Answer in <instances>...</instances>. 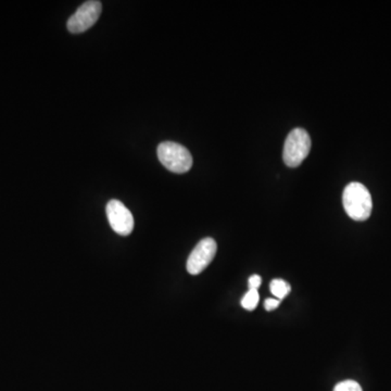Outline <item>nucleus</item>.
Returning <instances> with one entry per match:
<instances>
[{
    "label": "nucleus",
    "mask_w": 391,
    "mask_h": 391,
    "mask_svg": "<svg viewBox=\"0 0 391 391\" xmlns=\"http://www.w3.org/2000/svg\"><path fill=\"white\" fill-rule=\"evenodd\" d=\"M342 203L347 215L354 221H366L372 213V196L361 183L347 185L342 195Z\"/></svg>",
    "instance_id": "obj_1"
},
{
    "label": "nucleus",
    "mask_w": 391,
    "mask_h": 391,
    "mask_svg": "<svg viewBox=\"0 0 391 391\" xmlns=\"http://www.w3.org/2000/svg\"><path fill=\"white\" fill-rule=\"evenodd\" d=\"M158 158L169 171L177 174L188 172L193 166V157L186 147L173 142H161Z\"/></svg>",
    "instance_id": "obj_2"
},
{
    "label": "nucleus",
    "mask_w": 391,
    "mask_h": 391,
    "mask_svg": "<svg viewBox=\"0 0 391 391\" xmlns=\"http://www.w3.org/2000/svg\"><path fill=\"white\" fill-rule=\"evenodd\" d=\"M311 149V138L307 130L297 128L291 130L285 142L284 158L285 164L289 168H297L305 161Z\"/></svg>",
    "instance_id": "obj_3"
},
{
    "label": "nucleus",
    "mask_w": 391,
    "mask_h": 391,
    "mask_svg": "<svg viewBox=\"0 0 391 391\" xmlns=\"http://www.w3.org/2000/svg\"><path fill=\"white\" fill-rule=\"evenodd\" d=\"M103 5L98 0H91L83 4L69 19L68 30L72 34L86 32L101 16Z\"/></svg>",
    "instance_id": "obj_4"
},
{
    "label": "nucleus",
    "mask_w": 391,
    "mask_h": 391,
    "mask_svg": "<svg viewBox=\"0 0 391 391\" xmlns=\"http://www.w3.org/2000/svg\"><path fill=\"white\" fill-rule=\"evenodd\" d=\"M217 242L213 238H203L193 248L187 260V272L191 275H199L209 266L217 254Z\"/></svg>",
    "instance_id": "obj_5"
},
{
    "label": "nucleus",
    "mask_w": 391,
    "mask_h": 391,
    "mask_svg": "<svg viewBox=\"0 0 391 391\" xmlns=\"http://www.w3.org/2000/svg\"><path fill=\"white\" fill-rule=\"evenodd\" d=\"M108 221L115 233L128 236L134 230V217L130 210L121 201L112 199L106 208Z\"/></svg>",
    "instance_id": "obj_6"
},
{
    "label": "nucleus",
    "mask_w": 391,
    "mask_h": 391,
    "mask_svg": "<svg viewBox=\"0 0 391 391\" xmlns=\"http://www.w3.org/2000/svg\"><path fill=\"white\" fill-rule=\"evenodd\" d=\"M271 293L278 300H283L290 293V285L283 280H273L270 285Z\"/></svg>",
    "instance_id": "obj_7"
},
{
    "label": "nucleus",
    "mask_w": 391,
    "mask_h": 391,
    "mask_svg": "<svg viewBox=\"0 0 391 391\" xmlns=\"http://www.w3.org/2000/svg\"><path fill=\"white\" fill-rule=\"evenodd\" d=\"M258 303L259 293L258 290H254V289H249L248 293L244 295V298L242 299V307L248 310V311L256 309Z\"/></svg>",
    "instance_id": "obj_8"
},
{
    "label": "nucleus",
    "mask_w": 391,
    "mask_h": 391,
    "mask_svg": "<svg viewBox=\"0 0 391 391\" xmlns=\"http://www.w3.org/2000/svg\"><path fill=\"white\" fill-rule=\"evenodd\" d=\"M334 391H363L358 382L354 380H344V382H338L336 385Z\"/></svg>",
    "instance_id": "obj_9"
},
{
    "label": "nucleus",
    "mask_w": 391,
    "mask_h": 391,
    "mask_svg": "<svg viewBox=\"0 0 391 391\" xmlns=\"http://www.w3.org/2000/svg\"><path fill=\"white\" fill-rule=\"evenodd\" d=\"M261 284H262V278H261L259 275H252V276L249 277V280H248V287H249V289L258 290Z\"/></svg>",
    "instance_id": "obj_10"
},
{
    "label": "nucleus",
    "mask_w": 391,
    "mask_h": 391,
    "mask_svg": "<svg viewBox=\"0 0 391 391\" xmlns=\"http://www.w3.org/2000/svg\"><path fill=\"white\" fill-rule=\"evenodd\" d=\"M280 300H278V299H266L264 301V307H266V311H273V310L280 307Z\"/></svg>",
    "instance_id": "obj_11"
}]
</instances>
